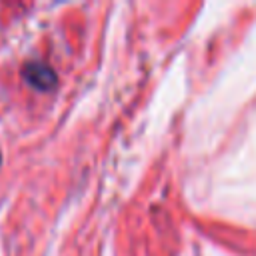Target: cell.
Wrapping results in <instances>:
<instances>
[{"instance_id": "6da1fadb", "label": "cell", "mask_w": 256, "mask_h": 256, "mask_svg": "<svg viewBox=\"0 0 256 256\" xmlns=\"http://www.w3.org/2000/svg\"><path fill=\"white\" fill-rule=\"evenodd\" d=\"M22 76H24V80H26L28 84H32V86L38 88V90H50V88H54V84H56V74H54L48 66L38 64V62L26 64L24 70H22Z\"/></svg>"}]
</instances>
